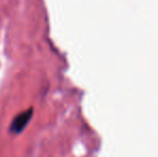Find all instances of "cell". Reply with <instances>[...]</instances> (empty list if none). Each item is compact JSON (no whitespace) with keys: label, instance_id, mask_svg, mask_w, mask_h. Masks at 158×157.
<instances>
[{"label":"cell","instance_id":"1","mask_svg":"<svg viewBox=\"0 0 158 157\" xmlns=\"http://www.w3.org/2000/svg\"><path fill=\"white\" fill-rule=\"evenodd\" d=\"M33 115V109L29 108V109L25 110V111L21 112L19 114H17L14 118V119L11 123L10 127H9V131L12 134H21L25 127L28 125V123L30 122Z\"/></svg>","mask_w":158,"mask_h":157}]
</instances>
